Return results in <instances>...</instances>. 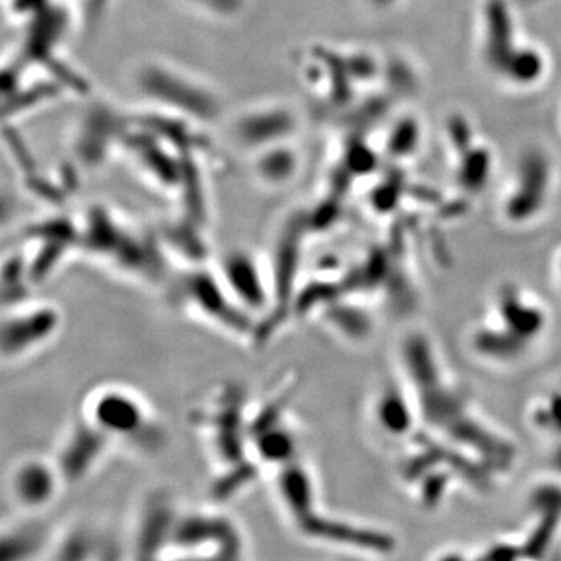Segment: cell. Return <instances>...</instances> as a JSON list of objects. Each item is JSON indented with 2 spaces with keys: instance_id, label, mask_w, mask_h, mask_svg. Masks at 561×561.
I'll return each mask as SVG.
<instances>
[{
  "instance_id": "1",
  "label": "cell",
  "mask_w": 561,
  "mask_h": 561,
  "mask_svg": "<svg viewBox=\"0 0 561 561\" xmlns=\"http://www.w3.org/2000/svg\"><path fill=\"white\" fill-rule=\"evenodd\" d=\"M402 381L419 419L435 437L494 468H505L515 448L478 415L474 404L442 364L427 335L411 332L401 343Z\"/></svg>"
},
{
  "instance_id": "2",
  "label": "cell",
  "mask_w": 561,
  "mask_h": 561,
  "mask_svg": "<svg viewBox=\"0 0 561 561\" xmlns=\"http://www.w3.org/2000/svg\"><path fill=\"white\" fill-rule=\"evenodd\" d=\"M551 321V311L537 291L508 280L496 287L472 321L468 350L490 367H515L540 348Z\"/></svg>"
},
{
  "instance_id": "3",
  "label": "cell",
  "mask_w": 561,
  "mask_h": 561,
  "mask_svg": "<svg viewBox=\"0 0 561 561\" xmlns=\"http://www.w3.org/2000/svg\"><path fill=\"white\" fill-rule=\"evenodd\" d=\"M273 485L280 511L306 540L368 553H390L397 548L389 531L331 515L321 505L316 476L302 457L273 471Z\"/></svg>"
},
{
  "instance_id": "4",
  "label": "cell",
  "mask_w": 561,
  "mask_h": 561,
  "mask_svg": "<svg viewBox=\"0 0 561 561\" xmlns=\"http://www.w3.org/2000/svg\"><path fill=\"white\" fill-rule=\"evenodd\" d=\"M250 402L238 386H225L206 404L192 412L216 467L214 496L228 500L249 489L260 478V465L250 451Z\"/></svg>"
},
{
  "instance_id": "5",
  "label": "cell",
  "mask_w": 561,
  "mask_h": 561,
  "mask_svg": "<svg viewBox=\"0 0 561 561\" xmlns=\"http://www.w3.org/2000/svg\"><path fill=\"white\" fill-rule=\"evenodd\" d=\"M164 287L181 311L232 339L257 342L260 323L231 297L213 265H184L171 273Z\"/></svg>"
},
{
  "instance_id": "6",
  "label": "cell",
  "mask_w": 561,
  "mask_h": 561,
  "mask_svg": "<svg viewBox=\"0 0 561 561\" xmlns=\"http://www.w3.org/2000/svg\"><path fill=\"white\" fill-rule=\"evenodd\" d=\"M87 420L101 430L114 446L139 456L162 451L168 434L157 413L138 391L127 386H103L91 394Z\"/></svg>"
},
{
  "instance_id": "7",
  "label": "cell",
  "mask_w": 561,
  "mask_h": 561,
  "mask_svg": "<svg viewBox=\"0 0 561 561\" xmlns=\"http://www.w3.org/2000/svg\"><path fill=\"white\" fill-rule=\"evenodd\" d=\"M249 542L232 516L219 507H187L181 504L176 512L164 560L245 559Z\"/></svg>"
},
{
  "instance_id": "8",
  "label": "cell",
  "mask_w": 561,
  "mask_h": 561,
  "mask_svg": "<svg viewBox=\"0 0 561 561\" xmlns=\"http://www.w3.org/2000/svg\"><path fill=\"white\" fill-rule=\"evenodd\" d=\"M213 267L231 297L257 320L261 330L273 306L268 268L256 254L243 249L228 250Z\"/></svg>"
},
{
  "instance_id": "9",
  "label": "cell",
  "mask_w": 561,
  "mask_h": 561,
  "mask_svg": "<svg viewBox=\"0 0 561 561\" xmlns=\"http://www.w3.org/2000/svg\"><path fill=\"white\" fill-rule=\"evenodd\" d=\"M181 502L168 490L150 491L144 497L136 513L130 538L135 559H162Z\"/></svg>"
},
{
  "instance_id": "10",
  "label": "cell",
  "mask_w": 561,
  "mask_h": 561,
  "mask_svg": "<svg viewBox=\"0 0 561 561\" xmlns=\"http://www.w3.org/2000/svg\"><path fill=\"white\" fill-rule=\"evenodd\" d=\"M415 419H419V413L402 379L386 382L376 391L371 401V420L387 437H405Z\"/></svg>"
},
{
  "instance_id": "11",
  "label": "cell",
  "mask_w": 561,
  "mask_h": 561,
  "mask_svg": "<svg viewBox=\"0 0 561 561\" xmlns=\"http://www.w3.org/2000/svg\"><path fill=\"white\" fill-rule=\"evenodd\" d=\"M116 446L91 421L84 420L70 435L65 453L61 454V478L79 481L87 478L92 468L101 463L110 449Z\"/></svg>"
},
{
  "instance_id": "12",
  "label": "cell",
  "mask_w": 561,
  "mask_h": 561,
  "mask_svg": "<svg viewBox=\"0 0 561 561\" xmlns=\"http://www.w3.org/2000/svg\"><path fill=\"white\" fill-rule=\"evenodd\" d=\"M530 426L553 443L561 440V379L531 402Z\"/></svg>"
},
{
  "instance_id": "13",
  "label": "cell",
  "mask_w": 561,
  "mask_h": 561,
  "mask_svg": "<svg viewBox=\"0 0 561 561\" xmlns=\"http://www.w3.org/2000/svg\"><path fill=\"white\" fill-rule=\"evenodd\" d=\"M297 168L298 158L294 151L262 150L257 162V176L267 184H283L294 176Z\"/></svg>"
},
{
  "instance_id": "14",
  "label": "cell",
  "mask_w": 561,
  "mask_h": 561,
  "mask_svg": "<svg viewBox=\"0 0 561 561\" xmlns=\"http://www.w3.org/2000/svg\"><path fill=\"white\" fill-rule=\"evenodd\" d=\"M552 273L553 283H556L557 289H559L561 294V247L560 250L557 251L556 257H553Z\"/></svg>"
}]
</instances>
